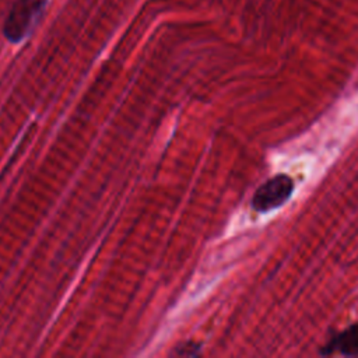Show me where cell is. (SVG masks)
<instances>
[{"instance_id": "obj_1", "label": "cell", "mask_w": 358, "mask_h": 358, "mask_svg": "<svg viewBox=\"0 0 358 358\" xmlns=\"http://www.w3.org/2000/svg\"><path fill=\"white\" fill-rule=\"evenodd\" d=\"M48 0H17L4 22V35L10 42L22 41L38 22Z\"/></svg>"}, {"instance_id": "obj_3", "label": "cell", "mask_w": 358, "mask_h": 358, "mask_svg": "<svg viewBox=\"0 0 358 358\" xmlns=\"http://www.w3.org/2000/svg\"><path fill=\"white\" fill-rule=\"evenodd\" d=\"M333 352H340L347 357L358 355V323H354L345 330L334 334V337H331L320 350L322 355H330Z\"/></svg>"}, {"instance_id": "obj_2", "label": "cell", "mask_w": 358, "mask_h": 358, "mask_svg": "<svg viewBox=\"0 0 358 358\" xmlns=\"http://www.w3.org/2000/svg\"><path fill=\"white\" fill-rule=\"evenodd\" d=\"M294 180L288 175L280 173L260 185L253 197L252 207L257 213H267L281 207L292 194Z\"/></svg>"}, {"instance_id": "obj_4", "label": "cell", "mask_w": 358, "mask_h": 358, "mask_svg": "<svg viewBox=\"0 0 358 358\" xmlns=\"http://www.w3.org/2000/svg\"><path fill=\"white\" fill-rule=\"evenodd\" d=\"M199 351H200V344L189 341V343H185V344L176 347L175 354H178V355H196V354H199Z\"/></svg>"}]
</instances>
